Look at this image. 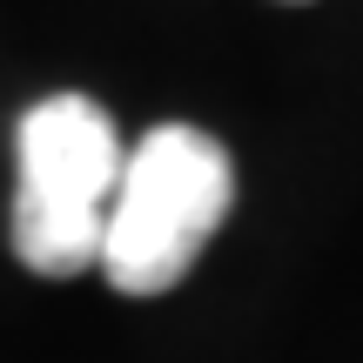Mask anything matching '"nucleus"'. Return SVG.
Here are the masks:
<instances>
[{
	"mask_svg": "<svg viewBox=\"0 0 363 363\" xmlns=\"http://www.w3.org/2000/svg\"><path fill=\"white\" fill-rule=\"evenodd\" d=\"M13 256L34 276H67L94 269L108 229V202L121 182V135L115 115L88 94H48L21 115L13 128Z\"/></svg>",
	"mask_w": 363,
	"mask_h": 363,
	"instance_id": "nucleus-2",
	"label": "nucleus"
},
{
	"mask_svg": "<svg viewBox=\"0 0 363 363\" xmlns=\"http://www.w3.org/2000/svg\"><path fill=\"white\" fill-rule=\"evenodd\" d=\"M229 202H235L229 148L189 121H162L121 155L94 269L121 296H162L195 269L208 235L229 222Z\"/></svg>",
	"mask_w": 363,
	"mask_h": 363,
	"instance_id": "nucleus-1",
	"label": "nucleus"
}]
</instances>
